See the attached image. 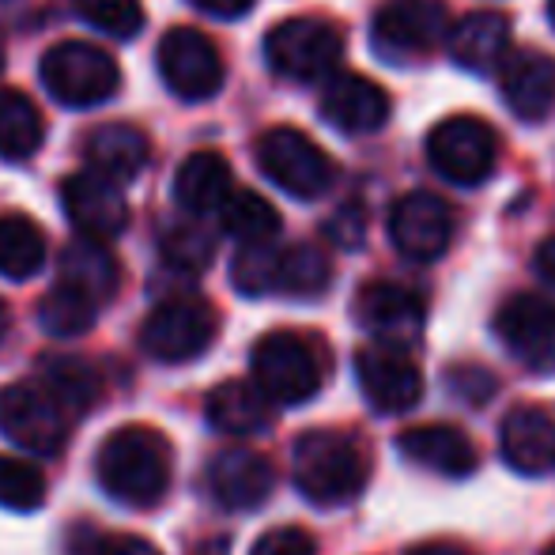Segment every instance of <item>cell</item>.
Wrapping results in <instances>:
<instances>
[{
    "instance_id": "1",
    "label": "cell",
    "mask_w": 555,
    "mask_h": 555,
    "mask_svg": "<svg viewBox=\"0 0 555 555\" xmlns=\"http://www.w3.org/2000/svg\"><path fill=\"white\" fill-rule=\"evenodd\" d=\"M95 473L106 495L125 506H155L170 488V442L155 427H117L99 446Z\"/></svg>"
},
{
    "instance_id": "2",
    "label": "cell",
    "mask_w": 555,
    "mask_h": 555,
    "mask_svg": "<svg viewBox=\"0 0 555 555\" xmlns=\"http://www.w3.org/2000/svg\"><path fill=\"white\" fill-rule=\"evenodd\" d=\"M366 476H371V465H366V453L356 435L322 427V431L299 435L295 442L292 480L299 495L314 506H344L359 499Z\"/></svg>"
},
{
    "instance_id": "3",
    "label": "cell",
    "mask_w": 555,
    "mask_h": 555,
    "mask_svg": "<svg viewBox=\"0 0 555 555\" xmlns=\"http://www.w3.org/2000/svg\"><path fill=\"white\" fill-rule=\"evenodd\" d=\"M249 371L276 404H307L325 382V356L310 336L276 330L254 344Z\"/></svg>"
},
{
    "instance_id": "4",
    "label": "cell",
    "mask_w": 555,
    "mask_h": 555,
    "mask_svg": "<svg viewBox=\"0 0 555 555\" xmlns=\"http://www.w3.org/2000/svg\"><path fill=\"white\" fill-rule=\"evenodd\" d=\"M73 420V412L42 382H12L0 389V435L23 453H38V457L61 453Z\"/></svg>"
},
{
    "instance_id": "5",
    "label": "cell",
    "mask_w": 555,
    "mask_h": 555,
    "mask_svg": "<svg viewBox=\"0 0 555 555\" xmlns=\"http://www.w3.org/2000/svg\"><path fill=\"white\" fill-rule=\"evenodd\" d=\"M344 53V27L325 15H292L276 23L264 38V61L284 80H322Z\"/></svg>"
},
{
    "instance_id": "6",
    "label": "cell",
    "mask_w": 555,
    "mask_h": 555,
    "mask_svg": "<svg viewBox=\"0 0 555 555\" xmlns=\"http://www.w3.org/2000/svg\"><path fill=\"white\" fill-rule=\"evenodd\" d=\"M257 167L272 185H280L299 201L322 197L336 182V167L325 155V147L292 125H276L257 140Z\"/></svg>"
},
{
    "instance_id": "7",
    "label": "cell",
    "mask_w": 555,
    "mask_h": 555,
    "mask_svg": "<svg viewBox=\"0 0 555 555\" xmlns=\"http://www.w3.org/2000/svg\"><path fill=\"white\" fill-rule=\"evenodd\" d=\"M220 333V314L212 302L197 295H178L167 299L144 318L140 325V348L159 363H190L205 356Z\"/></svg>"
},
{
    "instance_id": "8",
    "label": "cell",
    "mask_w": 555,
    "mask_h": 555,
    "mask_svg": "<svg viewBox=\"0 0 555 555\" xmlns=\"http://www.w3.org/2000/svg\"><path fill=\"white\" fill-rule=\"evenodd\" d=\"M427 159L446 182L480 185L499 167V132L476 114L446 117L427 137Z\"/></svg>"
},
{
    "instance_id": "9",
    "label": "cell",
    "mask_w": 555,
    "mask_h": 555,
    "mask_svg": "<svg viewBox=\"0 0 555 555\" xmlns=\"http://www.w3.org/2000/svg\"><path fill=\"white\" fill-rule=\"evenodd\" d=\"M42 83L57 103L83 111L106 103L121 88V68L111 53L91 42H57L42 57Z\"/></svg>"
},
{
    "instance_id": "10",
    "label": "cell",
    "mask_w": 555,
    "mask_h": 555,
    "mask_svg": "<svg viewBox=\"0 0 555 555\" xmlns=\"http://www.w3.org/2000/svg\"><path fill=\"white\" fill-rule=\"evenodd\" d=\"M356 382L363 389L366 404L382 416L416 409L420 397H424V371L401 344H363L356 351Z\"/></svg>"
},
{
    "instance_id": "11",
    "label": "cell",
    "mask_w": 555,
    "mask_h": 555,
    "mask_svg": "<svg viewBox=\"0 0 555 555\" xmlns=\"http://www.w3.org/2000/svg\"><path fill=\"white\" fill-rule=\"evenodd\" d=\"M374 50L386 61H420L450 38L442 0H386L374 15Z\"/></svg>"
},
{
    "instance_id": "12",
    "label": "cell",
    "mask_w": 555,
    "mask_h": 555,
    "mask_svg": "<svg viewBox=\"0 0 555 555\" xmlns=\"http://www.w3.org/2000/svg\"><path fill=\"white\" fill-rule=\"evenodd\" d=\"M155 61H159L163 83L185 103H205L223 88V57L212 38L197 27L167 30Z\"/></svg>"
},
{
    "instance_id": "13",
    "label": "cell",
    "mask_w": 555,
    "mask_h": 555,
    "mask_svg": "<svg viewBox=\"0 0 555 555\" xmlns=\"http://www.w3.org/2000/svg\"><path fill=\"white\" fill-rule=\"evenodd\" d=\"M495 336L521 366L537 374L555 371V302L518 292L495 310Z\"/></svg>"
},
{
    "instance_id": "14",
    "label": "cell",
    "mask_w": 555,
    "mask_h": 555,
    "mask_svg": "<svg viewBox=\"0 0 555 555\" xmlns=\"http://www.w3.org/2000/svg\"><path fill=\"white\" fill-rule=\"evenodd\" d=\"M389 238L409 261H439L453 238V212L442 197L427 190L404 193L389 212Z\"/></svg>"
},
{
    "instance_id": "15",
    "label": "cell",
    "mask_w": 555,
    "mask_h": 555,
    "mask_svg": "<svg viewBox=\"0 0 555 555\" xmlns=\"http://www.w3.org/2000/svg\"><path fill=\"white\" fill-rule=\"evenodd\" d=\"M61 205L68 223L88 238H117L129 227V201L117 178H106L99 170L68 175L61 185Z\"/></svg>"
},
{
    "instance_id": "16",
    "label": "cell",
    "mask_w": 555,
    "mask_h": 555,
    "mask_svg": "<svg viewBox=\"0 0 555 555\" xmlns=\"http://www.w3.org/2000/svg\"><path fill=\"white\" fill-rule=\"evenodd\" d=\"M424 299L412 287L393 284V280H371L356 295V322L374 340L412 348L420 340V333H424Z\"/></svg>"
},
{
    "instance_id": "17",
    "label": "cell",
    "mask_w": 555,
    "mask_h": 555,
    "mask_svg": "<svg viewBox=\"0 0 555 555\" xmlns=\"http://www.w3.org/2000/svg\"><path fill=\"white\" fill-rule=\"evenodd\" d=\"M276 488V468L249 446H227L208 461V491L223 511H257Z\"/></svg>"
},
{
    "instance_id": "18",
    "label": "cell",
    "mask_w": 555,
    "mask_h": 555,
    "mask_svg": "<svg viewBox=\"0 0 555 555\" xmlns=\"http://www.w3.org/2000/svg\"><path fill=\"white\" fill-rule=\"evenodd\" d=\"M318 114L333 125V129L348 132V137H363V132H378L393 114L386 88L359 73H336L325 80L322 99H318Z\"/></svg>"
},
{
    "instance_id": "19",
    "label": "cell",
    "mask_w": 555,
    "mask_h": 555,
    "mask_svg": "<svg viewBox=\"0 0 555 555\" xmlns=\"http://www.w3.org/2000/svg\"><path fill=\"white\" fill-rule=\"evenodd\" d=\"M499 450L503 461L521 476L555 473V420L541 404H518L499 424Z\"/></svg>"
},
{
    "instance_id": "20",
    "label": "cell",
    "mask_w": 555,
    "mask_h": 555,
    "mask_svg": "<svg viewBox=\"0 0 555 555\" xmlns=\"http://www.w3.org/2000/svg\"><path fill=\"white\" fill-rule=\"evenodd\" d=\"M503 99L526 121H544L555 111V57L544 50H511L499 65Z\"/></svg>"
},
{
    "instance_id": "21",
    "label": "cell",
    "mask_w": 555,
    "mask_h": 555,
    "mask_svg": "<svg viewBox=\"0 0 555 555\" xmlns=\"http://www.w3.org/2000/svg\"><path fill=\"white\" fill-rule=\"evenodd\" d=\"M397 450L404 461L420 468H431L439 476H468L480 465V453H476L473 439H468L461 427L453 424H416L409 431L397 435Z\"/></svg>"
},
{
    "instance_id": "22",
    "label": "cell",
    "mask_w": 555,
    "mask_h": 555,
    "mask_svg": "<svg viewBox=\"0 0 555 555\" xmlns=\"http://www.w3.org/2000/svg\"><path fill=\"white\" fill-rule=\"evenodd\" d=\"M450 57L468 73H491L511 53V15L503 12H468L450 30Z\"/></svg>"
},
{
    "instance_id": "23",
    "label": "cell",
    "mask_w": 555,
    "mask_h": 555,
    "mask_svg": "<svg viewBox=\"0 0 555 555\" xmlns=\"http://www.w3.org/2000/svg\"><path fill=\"white\" fill-rule=\"evenodd\" d=\"M272 404L276 401H272L257 382L231 378V382H220V386L208 393L205 416L220 435L242 439V435H257V431H264V427H272Z\"/></svg>"
},
{
    "instance_id": "24",
    "label": "cell",
    "mask_w": 555,
    "mask_h": 555,
    "mask_svg": "<svg viewBox=\"0 0 555 555\" xmlns=\"http://www.w3.org/2000/svg\"><path fill=\"white\" fill-rule=\"evenodd\" d=\"M238 190L234 175L223 155L216 152H193L175 175V197L190 216L220 212L223 201Z\"/></svg>"
},
{
    "instance_id": "25",
    "label": "cell",
    "mask_w": 555,
    "mask_h": 555,
    "mask_svg": "<svg viewBox=\"0 0 555 555\" xmlns=\"http://www.w3.org/2000/svg\"><path fill=\"white\" fill-rule=\"evenodd\" d=\"M61 280L80 287L83 295H91V299L103 307V302H111L117 295V287H121V264H117V257L103 246V238L80 234V238L68 242L65 254H61Z\"/></svg>"
},
{
    "instance_id": "26",
    "label": "cell",
    "mask_w": 555,
    "mask_h": 555,
    "mask_svg": "<svg viewBox=\"0 0 555 555\" xmlns=\"http://www.w3.org/2000/svg\"><path fill=\"white\" fill-rule=\"evenodd\" d=\"M83 155H88L91 170L117 178V182H129L147 167L152 144L137 125H99L83 144Z\"/></svg>"
},
{
    "instance_id": "27",
    "label": "cell",
    "mask_w": 555,
    "mask_h": 555,
    "mask_svg": "<svg viewBox=\"0 0 555 555\" xmlns=\"http://www.w3.org/2000/svg\"><path fill=\"white\" fill-rule=\"evenodd\" d=\"M38 382H42L73 416H83L88 409H95V401L103 397V378H99V371L76 356H46L42 363H38Z\"/></svg>"
},
{
    "instance_id": "28",
    "label": "cell",
    "mask_w": 555,
    "mask_h": 555,
    "mask_svg": "<svg viewBox=\"0 0 555 555\" xmlns=\"http://www.w3.org/2000/svg\"><path fill=\"white\" fill-rule=\"evenodd\" d=\"M46 121L23 91H0V159L23 163L42 147Z\"/></svg>"
},
{
    "instance_id": "29",
    "label": "cell",
    "mask_w": 555,
    "mask_h": 555,
    "mask_svg": "<svg viewBox=\"0 0 555 555\" xmlns=\"http://www.w3.org/2000/svg\"><path fill=\"white\" fill-rule=\"evenodd\" d=\"M46 264V234L30 216H0V276L30 280Z\"/></svg>"
},
{
    "instance_id": "30",
    "label": "cell",
    "mask_w": 555,
    "mask_h": 555,
    "mask_svg": "<svg viewBox=\"0 0 555 555\" xmlns=\"http://www.w3.org/2000/svg\"><path fill=\"white\" fill-rule=\"evenodd\" d=\"M333 264L310 242H295V246L280 249V269H276V295H292V299H318L330 287Z\"/></svg>"
},
{
    "instance_id": "31",
    "label": "cell",
    "mask_w": 555,
    "mask_h": 555,
    "mask_svg": "<svg viewBox=\"0 0 555 555\" xmlns=\"http://www.w3.org/2000/svg\"><path fill=\"white\" fill-rule=\"evenodd\" d=\"M220 227L242 246L272 242L280 234V212L254 190H234L220 208Z\"/></svg>"
},
{
    "instance_id": "32",
    "label": "cell",
    "mask_w": 555,
    "mask_h": 555,
    "mask_svg": "<svg viewBox=\"0 0 555 555\" xmlns=\"http://www.w3.org/2000/svg\"><path fill=\"white\" fill-rule=\"evenodd\" d=\"M95 318H99V302L91 295H83L80 287L65 284V280L38 302V325H42V333L57 336V340L83 336L95 325Z\"/></svg>"
},
{
    "instance_id": "33",
    "label": "cell",
    "mask_w": 555,
    "mask_h": 555,
    "mask_svg": "<svg viewBox=\"0 0 555 555\" xmlns=\"http://www.w3.org/2000/svg\"><path fill=\"white\" fill-rule=\"evenodd\" d=\"M159 254L175 272H190V276H197V272H205L208 264H212L216 238L193 220L190 223H175V227H167V231H163Z\"/></svg>"
},
{
    "instance_id": "34",
    "label": "cell",
    "mask_w": 555,
    "mask_h": 555,
    "mask_svg": "<svg viewBox=\"0 0 555 555\" xmlns=\"http://www.w3.org/2000/svg\"><path fill=\"white\" fill-rule=\"evenodd\" d=\"M276 269H280V246L272 242H257V246H242L231 264V284L242 295H276Z\"/></svg>"
},
{
    "instance_id": "35",
    "label": "cell",
    "mask_w": 555,
    "mask_h": 555,
    "mask_svg": "<svg viewBox=\"0 0 555 555\" xmlns=\"http://www.w3.org/2000/svg\"><path fill=\"white\" fill-rule=\"evenodd\" d=\"M46 499V476L23 457L0 453V506L8 511H38Z\"/></svg>"
},
{
    "instance_id": "36",
    "label": "cell",
    "mask_w": 555,
    "mask_h": 555,
    "mask_svg": "<svg viewBox=\"0 0 555 555\" xmlns=\"http://www.w3.org/2000/svg\"><path fill=\"white\" fill-rule=\"evenodd\" d=\"M76 15L83 23H91L95 30L114 38H132L144 27V8L140 0H73Z\"/></svg>"
},
{
    "instance_id": "37",
    "label": "cell",
    "mask_w": 555,
    "mask_h": 555,
    "mask_svg": "<svg viewBox=\"0 0 555 555\" xmlns=\"http://www.w3.org/2000/svg\"><path fill=\"white\" fill-rule=\"evenodd\" d=\"M446 382H450V393L461 397L468 404H483L488 397H495V374L483 371L476 363H465V366H450L446 371Z\"/></svg>"
},
{
    "instance_id": "38",
    "label": "cell",
    "mask_w": 555,
    "mask_h": 555,
    "mask_svg": "<svg viewBox=\"0 0 555 555\" xmlns=\"http://www.w3.org/2000/svg\"><path fill=\"white\" fill-rule=\"evenodd\" d=\"M249 555H318V541L299 526H276L257 537Z\"/></svg>"
},
{
    "instance_id": "39",
    "label": "cell",
    "mask_w": 555,
    "mask_h": 555,
    "mask_svg": "<svg viewBox=\"0 0 555 555\" xmlns=\"http://www.w3.org/2000/svg\"><path fill=\"white\" fill-rule=\"evenodd\" d=\"M325 234H330L336 246L359 249V242H363V208H359V205L340 208V212H336L333 220L325 223Z\"/></svg>"
},
{
    "instance_id": "40",
    "label": "cell",
    "mask_w": 555,
    "mask_h": 555,
    "mask_svg": "<svg viewBox=\"0 0 555 555\" xmlns=\"http://www.w3.org/2000/svg\"><path fill=\"white\" fill-rule=\"evenodd\" d=\"M91 555H159V548L144 537H114V541L99 544Z\"/></svg>"
},
{
    "instance_id": "41",
    "label": "cell",
    "mask_w": 555,
    "mask_h": 555,
    "mask_svg": "<svg viewBox=\"0 0 555 555\" xmlns=\"http://www.w3.org/2000/svg\"><path fill=\"white\" fill-rule=\"evenodd\" d=\"M190 4L208 15H220V20H238V15H246L257 0H190Z\"/></svg>"
},
{
    "instance_id": "42",
    "label": "cell",
    "mask_w": 555,
    "mask_h": 555,
    "mask_svg": "<svg viewBox=\"0 0 555 555\" xmlns=\"http://www.w3.org/2000/svg\"><path fill=\"white\" fill-rule=\"evenodd\" d=\"M533 269H537V276H541L544 284H552V287H555V234H552V238H544L541 246H537Z\"/></svg>"
},
{
    "instance_id": "43",
    "label": "cell",
    "mask_w": 555,
    "mask_h": 555,
    "mask_svg": "<svg viewBox=\"0 0 555 555\" xmlns=\"http://www.w3.org/2000/svg\"><path fill=\"white\" fill-rule=\"evenodd\" d=\"M404 555H473V552L461 548V544H453V541H427V544H416V548H409Z\"/></svg>"
},
{
    "instance_id": "44",
    "label": "cell",
    "mask_w": 555,
    "mask_h": 555,
    "mask_svg": "<svg viewBox=\"0 0 555 555\" xmlns=\"http://www.w3.org/2000/svg\"><path fill=\"white\" fill-rule=\"evenodd\" d=\"M8 336V310H4V302H0V340Z\"/></svg>"
},
{
    "instance_id": "45",
    "label": "cell",
    "mask_w": 555,
    "mask_h": 555,
    "mask_svg": "<svg viewBox=\"0 0 555 555\" xmlns=\"http://www.w3.org/2000/svg\"><path fill=\"white\" fill-rule=\"evenodd\" d=\"M548 20H552V27H555V0H548Z\"/></svg>"
},
{
    "instance_id": "46",
    "label": "cell",
    "mask_w": 555,
    "mask_h": 555,
    "mask_svg": "<svg viewBox=\"0 0 555 555\" xmlns=\"http://www.w3.org/2000/svg\"><path fill=\"white\" fill-rule=\"evenodd\" d=\"M544 555H555V544H552V548H548V552H544Z\"/></svg>"
},
{
    "instance_id": "47",
    "label": "cell",
    "mask_w": 555,
    "mask_h": 555,
    "mask_svg": "<svg viewBox=\"0 0 555 555\" xmlns=\"http://www.w3.org/2000/svg\"><path fill=\"white\" fill-rule=\"evenodd\" d=\"M0 65H4V50H0Z\"/></svg>"
}]
</instances>
